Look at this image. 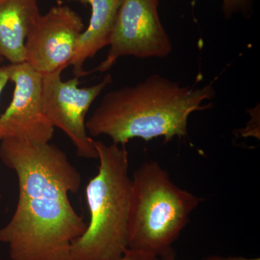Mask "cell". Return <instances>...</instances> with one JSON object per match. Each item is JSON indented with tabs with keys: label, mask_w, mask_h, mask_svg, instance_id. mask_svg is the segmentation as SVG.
Returning a JSON list of instances; mask_svg holds the SVG:
<instances>
[{
	"label": "cell",
	"mask_w": 260,
	"mask_h": 260,
	"mask_svg": "<svg viewBox=\"0 0 260 260\" xmlns=\"http://www.w3.org/2000/svg\"><path fill=\"white\" fill-rule=\"evenodd\" d=\"M9 67L8 65L0 68V96L7 84L10 81Z\"/></svg>",
	"instance_id": "13"
},
{
	"label": "cell",
	"mask_w": 260,
	"mask_h": 260,
	"mask_svg": "<svg viewBox=\"0 0 260 260\" xmlns=\"http://www.w3.org/2000/svg\"><path fill=\"white\" fill-rule=\"evenodd\" d=\"M0 159L18 183L14 214L0 229L10 260H70L72 244L88 228L69 198L81 185L78 169L49 143L1 140Z\"/></svg>",
	"instance_id": "1"
},
{
	"label": "cell",
	"mask_w": 260,
	"mask_h": 260,
	"mask_svg": "<svg viewBox=\"0 0 260 260\" xmlns=\"http://www.w3.org/2000/svg\"><path fill=\"white\" fill-rule=\"evenodd\" d=\"M203 260H259V258L246 259L244 257H223V256H209L204 258Z\"/></svg>",
	"instance_id": "14"
},
{
	"label": "cell",
	"mask_w": 260,
	"mask_h": 260,
	"mask_svg": "<svg viewBox=\"0 0 260 260\" xmlns=\"http://www.w3.org/2000/svg\"><path fill=\"white\" fill-rule=\"evenodd\" d=\"M10 81L15 85L13 99L0 115V141L22 140L43 144L54 136V127L42 107V75L25 62L10 64Z\"/></svg>",
	"instance_id": "8"
},
{
	"label": "cell",
	"mask_w": 260,
	"mask_h": 260,
	"mask_svg": "<svg viewBox=\"0 0 260 260\" xmlns=\"http://www.w3.org/2000/svg\"><path fill=\"white\" fill-rule=\"evenodd\" d=\"M114 260H164L162 258L148 255L144 253L126 249L124 255Z\"/></svg>",
	"instance_id": "12"
},
{
	"label": "cell",
	"mask_w": 260,
	"mask_h": 260,
	"mask_svg": "<svg viewBox=\"0 0 260 260\" xmlns=\"http://www.w3.org/2000/svg\"><path fill=\"white\" fill-rule=\"evenodd\" d=\"M203 200L176 185L158 162H145L131 179L127 249L162 257Z\"/></svg>",
	"instance_id": "4"
},
{
	"label": "cell",
	"mask_w": 260,
	"mask_h": 260,
	"mask_svg": "<svg viewBox=\"0 0 260 260\" xmlns=\"http://www.w3.org/2000/svg\"><path fill=\"white\" fill-rule=\"evenodd\" d=\"M62 70L43 75L42 107L54 128L61 129L74 145L80 158L98 159L95 140L87 132V113L94 101L109 84L112 76L106 75L100 83L80 88L79 78L61 79Z\"/></svg>",
	"instance_id": "5"
},
{
	"label": "cell",
	"mask_w": 260,
	"mask_h": 260,
	"mask_svg": "<svg viewBox=\"0 0 260 260\" xmlns=\"http://www.w3.org/2000/svg\"><path fill=\"white\" fill-rule=\"evenodd\" d=\"M99 171L85 188L90 223L73 243L70 260H114L127 249L131 179L125 145L95 140Z\"/></svg>",
	"instance_id": "3"
},
{
	"label": "cell",
	"mask_w": 260,
	"mask_h": 260,
	"mask_svg": "<svg viewBox=\"0 0 260 260\" xmlns=\"http://www.w3.org/2000/svg\"><path fill=\"white\" fill-rule=\"evenodd\" d=\"M215 96L211 83L182 86L153 74L135 85L109 91L85 123L89 136L106 135L116 145L140 138L150 141L162 137L164 143L187 136L192 113L206 110Z\"/></svg>",
	"instance_id": "2"
},
{
	"label": "cell",
	"mask_w": 260,
	"mask_h": 260,
	"mask_svg": "<svg viewBox=\"0 0 260 260\" xmlns=\"http://www.w3.org/2000/svg\"><path fill=\"white\" fill-rule=\"evenodd\" d=\"M254 0H223L222 12L224 17L228 19L234 15H242L247 17L252 11Z\"/></svg>",
	"instance_id": "11"
},
{
	"label": "cell",
	"mask_w": 260,
	"mask_h": 260,
	"mask_svg": "<svg viewBox=\"0 0 260 260\" xmlns=\"http://www.w3.org/2000/svg\"><path fill=\"white\" fill-rule=\"evenodd\" d=\"M84 29L81 17L58 3L40 15L30 29L25 43V62L42 75L63 71L70 66Z\"/></svg>",
	"instance_id": "7"
},
{
	"label": "cell",
	"mask_w": 260,
	"mask_h": 260,
	"mask_svg": "<svg viewBox=\"0 0 260 260\" xmlns=\"http://www.w3.org/2000/svg\"><path fill=\"white\" fill-rule=\"evenodd\" d=\"M91 8L88 26L77 43L74 56L70 62L75 77L85 76L88 72L84 70L87 59L93 58L103 48L109 45L111 34L121 0H76Z\"/></svg>",
	"instance_id": "10"
},
{
	"label": "cell",
	"mask_w": 260,
	"mask_h": 260,
	"mask_svg": "<svg viewBox=\"0 0 260 260\" xmlns=\"http://www.w3.org/2000/svg\"><path fill=\"white\" fill-rule=\"evenodd\" d=\"M38 0H0V55L10 64L25 62V43L40 16Z\"/></svg>",
	"instance_id": "9"
},
{
	"label": "cell",
	"mask_w": 260,
	"mask_h": 260,
	"mask_svg": "<svg viewBox=\"0 0 260 260\" xmlns=\"http://www.w3.org/2000/svg\"><path fill=\"white\" fill-rule=\"evenodd\" d=\"M160 0H121L109 42L107 57L91 72L105 73L121 56L165 58L172 41L158 13Z\"/></svg>",
	"instance_id": "6"
},
{
	"label": "cell",
	"mask_w": 260,
	"mask_h": 260,
	"mask_svg": "<svg viewBox=\"0 0 260 260\" xmlns=\"http://www.w3.org/2000/svg\"><path fill=\"white\" fill-rule=\"evenodd\" d=\"M1 198H2V195L0 194V200H1Z\"/></svg>",
	"instance_id": "17"
},
{
	"label": "cell",
	"mask_w": 260,
	"mask_h": 260,
	"mask_svg": "<svg viewBox=\"0 0 260 260\" xmlns=\"http://www.w3.org/2000/svg\"><path fill=\"white\" fill-rule=\"evenodd\" d=\"M164 260H176V254L173 249H171L166 255L161 257Z\"/></svg>",
	"instance_id": "15"
},
{
	"label": "cell",
	"mask_w": 260,
	"mask_h": 260,
	"mask_svg": "<svg viewBox=\"0 0 260 260\" xmlns=\"http://www.w3.org/2000/svg\"><path fill=\"white\" fill-rule=\"evenodd\" d=\"M4 61V58L1 55H0V63L3 62Z\"/></svg>",
	"instance_id": "16"
}]
</instances>
